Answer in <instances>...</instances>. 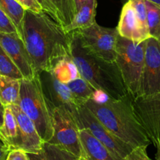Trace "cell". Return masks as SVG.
Here are the masks:
<instances>
[{
  "label": "cell",
  "instance_id": "6da1fadb",
  "mask_svg": "<svg viewBox=\"0 0 160 160\" xmlns=\"http://www.w3.org/2000/svg\"><path fill=\"white\" fill-rule=\"evenodd\" d=\"M21 38L37 73L51 72L60 59L71 56V35L46 12L26 10Z\"/></svg>",
  "mask_w": 160,
  "mask_h": 160
},
{
  "label": "cell",
  "instance_id": "7a4b0ae2",
  "mask_svg": "<svg viewBox=\"0 0 160 160\" xmlns=\"http://www.w3.org/2000/svg\"><path fill=\"white\" fill-rule=\"evenodd\" d=\"M84 106L117 137L134 148L151 145L145 129L136 116L131 95L120 99L107 95L90 99Z\"/></svg>",
  "mask_w": 160,
  "mask_h": 160
},
{
  "label": "cell",
  "instance_id": "3957f363",
  "mask_svg": "<svg viewBox=\"0 0 160 160\" xmlns=\"http://www.w3.org/2000/svg\"><path fill=\"white\" fill-rule=\"evenodd\" d=\"M71 35V56L81 76L97 90L113 99L130 95L117 62H108L82 45L76 31Z\"/></svg>",
  "mask_w": 160,
  "mask_h": 160
},
{
  "label": "cell",
  "instance_id": "277c9868",
  "mask_svg": "<svg viewBox=\"0 0 160 160\" xmlns=\"http://www.w3.org/2000/svg\"><path fill=\"white\" fill-rule=\"evenodd\" d=\"M18 105L34 123L43 142H49L53 135V109L43 92L39 73L21 80Z\"/></svg>",
  "mask_w": 160,
  "mask_h": 160
},
{
  "label": "cell",
  "instance_id": "5b68a950",
  "mask_svg": "<svg viewBox=\"0 0 160 160\" xmlns=\"http://www.w3.org/2000/svg\"><path fill=\"white\" fill-rule=\"evenodd\" d=\"M146 40L136 42L119 35L117 62L124 84L133 98L139 96L145 64Z\"/></svg>",
  "mask_w": 160,
  "mask_h": 160
},
{
  "label": "cell",
  "instance_id": "8992f818",
  "mask_svg": "<svg viewBox=\"0 0 160 160\" xmlns=\"http://www.w3.org/2000/svg\"><path fill=\"white\" fill-rule=\"evenodd\" d=\"M73 116L80 130H88L110 151L117 159L125 160L134 149L112 134L84 105L78 108Z\"/></svg>",
  "mask_w": 160,
  "mask_h": 160
},
{
  "label": "cell",
  "instance_id": "52a82bcc",
  "mask_svg": "<svg viewBox=\"0 0 160 160\" xmlns=\"http://www.w3.org/2000/svg\"><path fill=\"white\" fill-rule=\"evenodd\" d=\"M53 135L48 143L57 145L78 158L81 157L80 128L73 114L60 106L52 110Z\"/></svg>",
  "mask_w": 160,
  "mask_h": 160
},
{
  "label": "cell",
  "instance_id": "ba28073f",
  "mask_svg": "<svg viewBox=\"0 0 160 160\" xmlns=\"http://www.w3.org/2000/svg\"><path fill=\"white\" fill-rule=\"evenodd\" d=\"M76 31L84 48L108 62H116L119 37L117 28H105L95 23Z\"/></svg>",
  "mask_w": 160,
  "mask_h": 160
},
{
  "label": "cell",
  "instance_id": "9c48e42d",
  "mask_svg": "<svg viewBox=\"0 0 160 160\" xmlns=\"http://www.w3.org/2000/svg\"><path fill=\"white\" fill-rule=\"evenodd\" d=\"M136 116L152 144L160 148V93L133 98Z\"/></svg>",
  "mask_w": 160,
  "mask_h": 160
},
{
  "label": "cell",
  "instance_id": "30bf717a",
  "mask_svg": "<svg viewBox=\"0 0 160 160\" xmlns=\"http://www.w3.org/2000/svg\"><path fill=\"white\" fill-rule=\"evenodd\" d=\"M158 93H160V42L150 37L146 40L139 96H151Z\"/></svg>",
  "mask_w": 160,
  "mask_h": 160
},
{
  "label": "cell",
  "instance_id": "8fae6325",
  "mask_svg": "<svg viewBox=\"0 0 160 160\" xmlns=\"http://www.w3.org/2000/svg\"><path fill=\"white\" fill-rule=\"evenodd\" d=\"M39 76L44 93L52 109L63 106L74 114L78 108L84 106L72 93L68 86L58 81L50 72L43 71L39 73Z\"/></svg>",
  "mask_w": 160,
  "mask_h": 160
},
{
  "label": "cell",
  "instance_id": "7c38bea8",
  "mask_svg": "<svg viewBox=\"0 0 160 160\" xmlns=\"http://www.w3.org/2000/svg\"><path fill=\"white\" fill-rule=\"evenodd\" d=\"M0 46L17 65L23 78L31 79L37 74L24 42L18 33H0Z\"/></svg>",
  "mask_w": 160,
  "mask_h": 160
},
{
  "label": "cell",
  "instance_id": "4fadbf2b",
  "mask_svg": "<svg viewBox=\"0 0 160 160\" xmlns=\"http://www.w3.org/2000/svg\"><path fill=\"white\" fill-rule=\"evenodd\" d=\"M9 106L18 123L19 138L17 149L22 150L27 153H38L42 152L45 142L39 135L32 120L23 112L19 105Z\"/></svg>",
  "mask_w": 160,
  "mask_h": 160
},
{
  "label": "cell",
  "instance_id": "5bb4252c",
  "mask_svg": "<svg viewBox=\"0 0 160 160\" xmlns=\"http://www.w3.org/2000/svg\"><path fill=\"white\" fill-rule=\"evenodd\" d=\"M119 35L136 42H142L148 39L141 28L135 10L130 0L123 5L117 26Z\"/></svg>",
  "mask_w": 160,
  "mask_h": 160
},
{
  "label": "cell",
  "instance_id": "9a60e30c",
  "mask_svg": "<svg viewBox=\"0 0 160 160\" xmlns=\"http://www.w3.org/2000/svg\"><path fill=\"white\" fill-rule=\"evenodd\" d=\"M81 157L84 160H118L88 130H80Z\"/></svg>",
  "mask_w": 160,
  "mask_h": 160
},
{
  "label": "cell",
  "instance_id": "2e32d148",
  "mask_svg": "<svg viewBox=\"0 0 160 160\" xmlns=\"http://www.w3.org/2000/svg\"><path fill=\"white\" fill-rule=\"evenodd\" d=\"M97 0H88L74 15L71 23L63 27L66 33L70 34L73 31L84 29L91 27L95 22Z\"/></svg>",
  "mask_w": 160,
  "mask_h": 160
},
{
  "label": "cell",
  "instance_id": "e0dca14e",
  "mask_svg": "<svg viewBox=\"0 0 160 160\" xmlns=\"http://www.w3.org/2000/svg\"><path fill=\"white\" fill-rule=\"evenodd\" d=\"M0 138L11 150L17 149L19 138L18 123L10 106L5 108L4 120L0 128Z\"/></svg>",
  "mask_w": 160,
  "mask_h": 160
},
{
  "label": "cell",
  "instance_id": "ac0fdd59",
  "mask_svg": "<svg viewBox=\"0 0 160 160\" xmlns=\"http://www.w3.org/2000/svg\"><path fill=\"white\" fill-rule=\"evenodd\" d=\"M66 84L81 105H84L90 99H98L106 95L103 92L97 90L82 77H80Z\"/></svg>",
  "mask_w": 160,
  "mask_h": 160
},
{
  "label": "cell",
  "instance_id": "d6986e66",
  "mask_svg": "<svg viewBox=\"0 0 160 160\" xmlns=\"http://www.w3.org/2000/svg\"><path fill=\"white\" fill-rule=\"evenodd\" d=\"M21 80L0 76V100L4 106L18 105Z\"/></svg>",
  "mask_w": 160,
  "mask_h": 160
},
{
  "label": "cell",
  "instance_id": "ffe728a7",
  "mask_svg": "<svg viewBox=\"0 0 160 160\" xmlns=\"http://www.w3.org/2000/svg\"><path fill=\"white\" fill-rule=\"evenodd\" d=\"M50 73L58 81L63 84H67V83L81 77L78 67L72 59L71 56H66L60 59L55 65Z\"/></svg>",
  "mask_w": 160,
  "mask_h": 160
},
{
  "label": "cell",
  "instance_id": "44dd1931",
  "mask_svg": "<svg viewBox=\"0 0 160 160\" xmlns=\"http://www.w3.org/2000/svg\"><path fill=\"white\" fill-rule=\"evenodd\" d=\"M48 2L52 7L59 24L64 27L71 23L76 13L73 0H48Z\"/></svg>",
  "mask_w": 160,
  "mask_h": 160
},
{
  "label": "cell",
  "instance_id": "7402d4cb",
  "mask_svg": "<svg viewBox=\"0 0 160 160\" xmlns=\"http://www.w3.org/2000/svg\"><path fill=\"white\" fill-rule=\"evenodd\" d=\"M0 8L12 20L21 37L23 22L27 9L16 0H0Z\"/></svg>",
  "mask_w": 160,
  "mask_h": 160
},
{
  "label": "cell",
  "instance_id": "603a6c76",
  "mask_svg": "<svg viewBox=\"0 0 160 160\" xmlns=\"http://www.w3.org/2000/svg\"><path fill=\"white\" fill-rule=\"evenodd\" d=\"M145 4L150 37L160 41V6L149 0H145Z\"/></svg>",
  "mask_w": 160,
  "mask_h": 160
},
{
  "label": "cell",
  "instance_id": "cb8c5ba5",
  "mask_svg": "<svg viewBox=\"0 0 160 160\" xmlns=\"http://www.w3.org/2000/svg\"><path fill=\"white\" fill-rule=\"evenodd\" d=\"M0 76H6L16 79H23V76L6 52L0 46Z\"/></svg>",
  "mask_w": 160,
  "mask_h": 160
},
{
  "label": "cell",
  "instance_id": "d4e9b609",
  "mask_svg": "<svg viewBox=\"0 0 160 160\" xmlns=\"http://www.w3.org/2000/svg\"><path fill=\"white\" fill-rule=\"evenodd\" d=\"M43 149L48 160H73L78 158L57 145L48 142L44 143Z\"/></svg>",
  "mask_w": 160,
  "mask_h": 160
},
{
  "label": "cell",
  "instance_id": "484cf974",
  "mask_svg": "<svg viewBox=\"0 0 160 160\" xmlns=\"http://www.w3.org/2000/svg\"><path fill=\"white\" fill-rule=\"evenodd\" d=\"M132 3V6L135 10L136 16L138 17L141 28L148 38H150L148 31V23H147V9L145 0H130Z\"/></svg>",
  "mask_w": 160,
  "mask_h": 160
},
{
  "label": "cell",
  "instance_id": "4316f807",
  "mask_svg": "<svg viewBox=\"0 0 160 160\" xmlns=\"http://www.w3.org/2000/svg\"><path fill=\"white\" fill-rule=\"evenodd\" d=\"M0 33H18L17 28L7 14L0 8Z\"/></svg>",
  "mask_w": 160,
  "mask_h": 160
},
{
  "label": "cell",
  "instance_id": "83f0119b",
  "mask_svg": "<svg viewBox=\"0 0 160 160\" xmlns=\"http://www.w3.org/2000/svg\"><path fill=\"white\" fill-rule=\"evenodd\" d=\"M146 148V147L134 148L125 160H151L147 154Z\"/></svg>",
  "mask_w": 160,
  "mask_h": 160
},
{
  "label": "cell",
  "instance_id": "f1b7e54d",
  "mask_svg": "<svg viewBox=\"0 0 160 160\" xmlns=\"http://www.w3.org/2000/svg\"><path fill=\"white\" fill-rule=\"evenodd\" d=\"M21 4L27 10H31L34 12H44L43 8L37 2V0H16Z\"/></svg>",
  "mask_w": 160,
  "mask_h": 160
},
{
  "label": "cell",
  "instance_id": "f546056e",
  "mask_svg": "<svg viewBox=\"0 0 160 160\" xmlns=\"http://www.w3.org/2000/svg\"><path fill=\"white\" fill-rule=\"evenodd\" d=\"M7 160H30L28 154L22 150H11Z\"/></svg>",
  "mask_w": 160,
  "mask_h": 160
},
{
  "label": "cell",
  "instance_id": "4dcf8cb0",
  "mask_svg": "<svg viewBox=\"0 0 160 160\" xmlns=\"http://www.w3.org/2000/svg\"><path fill=\"white\" fill-rule=\"evenodd\" d=\"M38 2L42 6V7L43 8L44 12H46L47 14L50 16L52 18L54 19L56 22H57V19H56V13H55L54 10H53L52 7L51 6V5L48 3V0H37Z\"/></svg>",
  "mask_w": 160,
  "mask_h": 160
},
{
  "label": "cell",
  "instance_id": "1f68e13d",
  "mask_svg": "<svg viewBox=\"0 0 160 160\" xmlns=\"http://www.w3.org/2000/svg\"><path fill=\"white\" fill-rule=\"evenodd\" d=\"M11 149L3 142L0 138V160H7Z\"/></svg>",
  "mask_w": 160,
  "mask_h": 160
},
{
  "label": "cell",
  "instance_id": "d6a6232c",
  "mask_svg": "<svg viewBox=\"0 0 160 160\" xmlns=\"http://www.w3.org/2000/svg\"><path fill=\"white\" fill-rule=\"evenodd\" d=\"M30 160H48L44 149L38 153H27Z\"/></svg>",
  "mask_w": 160,
  "mask_h": 160
},
{
  "label": "cell",
  "instance_id": "836d02e7",
  "mask_svg": "<svg viewBox=\"0 0 160 160\" xmlns=\"http://www.w3.org/2000/svg\"><path fill=\"white\" fill-rule=\"evenodd\" d=\"M88 0H73V3H74V8L75 12H78L84 4H85ZM76 14V13H75Z\"/></svg>",
  "mask_w": 160,
  "mask_h": 160
},
{
  "label": "cell",
  "instance_id": "e575fe53",
  "mask_svg": "<svg viewBox=\"0 0 160 160\" xmlns=\"http://www.w3.org/2000/svg\"><path fill=\"white\" fill-rule=\"evenodd\" d=\"M5 108L6 106H3L1 100H0V128L2 126L3 120H4V114H5Z\"/></svg>",
  "mask_w": 160,
  "mask_h": 160
},
{
  "label": "cell",
  "instance_id": "d590c367",
  "mask_svg": "<svg viewBox=\"0 0 160 160\" xmlns=\"http://www.w3.org/2000/svg\"><path fill=\"white\" fill-rule=\"evenodd\" d=\"M156 160H160V148H157V153H156Z\"/></svg>",
  "mask_w": 160,
  "mask_h": 160
},
{
  "label": "cell",
  "instance_id": "8d00e7d4",
  "mask_svg": "<svg viewBox=\"0 0 160 160\" xmlns=\"http://www.w3.org/2000/svg\"><path fill=\"white\" fill-rule=\"evenodd\" d=\"M149 1L153 2H155L156 4L159 5V6H160V0H149Z\"/></svg>",
  "mask_w": 160,
  "mask_h": 160
},
{
  "label": "cell",
  "instance_id": "74e56055",
  "mask_svg": "<svg viewBox=\"0 0 160 160\" xmlns=\"http://www.w3.org/2000/svg\"><path fill=\"white\" fill-rule=\"evenodd\" d=\"M73 160H84L82 159V158H77V159H73Z\"/></svg>",
  "mask_w": 160,
  "mask_h": 160
},
{
  "label": "cell",
  "instance_id": "f35d334b",
  "mask_svg": "<svg viewBox=\"0 0 160 160\" xmlns=\"http://www.w3.org/2000/svg\"><path fill=\"white\" fill-rule=\"evenodd\" d=\"M159 42H160V41H159Z\"/></svg>",
  "mask_w": 160,
  "mask_h": 160
}]
</instances>
